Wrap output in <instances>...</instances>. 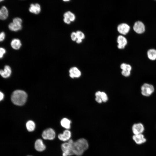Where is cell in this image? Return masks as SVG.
I'll return each mask as SVG.
<instances>
[{"label": "cell", "mask_w": 156, "mask_h": 156, "mask_svg": "<svg viewBox=\"0 0 156 156\" xmlns=\"http://www.w3.org/2000/svg\"><path fill=\"white\" fill-rule=\"evenodd\" d=\"M12 22L22 24V19L20 18L16 17L13 19Z\"/></svg>", "instance_id": "27"}, {"label": "cell", "mask_w": 156, "mask_h": 156, "mask_svg": "<svg viewBox=\"0 0 156 156\" xmlns=\"http://www.w3.org/2000/svg\"><path fill=\"white\" fill-rule=\"evenodd\" d=\"M117 41L118 44L117 47L119 49H124L127 43V40L126 38L122 35L118 36L117 38Z\"/></svg>", "instance_id": "9"}, {"label": "cell", "mask_w": 156, "mask_h": 156, "mask_svg": "<svg viewBox=\"0 0 156 156\" xmlns=\"http://www.w3.org/2000/svg\"><path fill=\"white\" fill-rule=\"evenodd\" d=\"M9 29L12 31H16L20 30L22 28V24H20L13 22L9 25Z\"/></svg>", "instance_id": "18"}, {"label": "cell", "mask_w": 156, "mask_h": 156, "mask_svg": "<svg viewBox=\"0 0 156 156\" xmlns=\"http://www.w3.org/2000/svg\"><path fill=\"white\" fill-rule=\"evenodd\" d=\"M5 38V34L3 32H0V42L3 41Z\"/></svg>", "instance_id": "30"}, {"label": "cell", "mask_w": 156, "mask_h": 156, "mask_svg": "<svg viewBox=\"0 0 156 156\" xmlns=\"http://www.w3.org/2000/svg\"><path fill=\"white\" fill-rule=\"evenodd\" d=\"M4 96V94L2 92L0 91V102L3 100Z\"/></svg>", "instance_id": "33"}, {"label": "cell", "mask_w": 156, "mask_h": 156, "mask_svg": "<svg viewBox=\"0 0 156 156\" xmlns=\"http://www.w3.org/2000/svg\"><path fill=\"white\" fill-rule=\"evenodd\" d=\"M34 148L37 151L42 152L45 149L46 146L42 140L40 139H38L35 142Z\"/></svg>", "instance_id": "12"}, {"label": "cell", "mask_w": 156, "mask_h": 156, "mask_svg": "<svg viewBox=\"0 0 156 156\" xmlns=\"http://www.w3.org/2000/svg\"><path fill=\"white\" fill-rule=\"evenodd\" d=\"M101 92L100 91H97L95 93V97H101Z\"/></svg>", "instance_id": "32"}, {"label": "cell", "mask_w": 156, "mask_h": 156, "mask_svg": "<svg viewBox=\"0 0 156 156\" xmlns=\"http://www.w3.org/2000/svg\"><path fill=\"white\" fill-rule=\"evenodd\" d=\"M130 29L129 26L126 23H122L119 24L117 27L118 32L123 35H125L129 31Z\"/></svg>", "instance_id": "7"}, {"label": "cell", "mask_w": 156, "mask_h": 156, "mask_svg": "<svg viewBox=\"0 0 156 156\" xmlns=\"http://www.w3.org/2000/svg\"><path fill=\"white\" fill-rule=\"evenodd\" d=\"M8 11L7 8L5 6H2L0 9V19L5 20L8 18Z\"/></svg>", "instance_id": "17"}, {"label": "cell", "mask_w": 156, "mask_h": 156, "mask_svg": "<svg viewBox=\"0 0 156 156\" xmlns=\"http://www.w3.org/2000/svg\"><path fill=\"white\" fill-rule=\"evenodd\" d=\"M6 53V50L3 48L0 47V59L2 58Z\"/></svg>", "instance_id": "28"}, {"label": "cell", "mask_w": 156, "mask_h": 156, "mask_svg": "<svg viewBox=\"0 0 156 156\" xmlns=\"http://www.w3.org/2000/svg\"><path fill=\"white\" fill-rule=\"evenodd\" d=\"M11 73V69L8 65H5L3 70H0V75L4 78H6L10 77Z\"/></svg>", "instance_id": "14"}, {"label": "cell", "mask_w": 156, "mask_h": 156, "mask_svg": "<svg viewBox=\"0 0 156 156\" xmlns=\"http://www.w3.org/2000/svg\"><path fill=\"white\" fill-rule=\"evenodd\" d=\"M62 0L66 2V1H70V0Z\"/></svg>", "instance_id": "35"}, {"label": "cell", "mask_w": 156, "mask_h": 156, "mask_svg": "<svg viewBox=\"0 0 156 156\" xmlns=\"http://www.w3.org/2000/svg\"><path fill=\"white\" fill-rule=\"evenodd\" d=\"M89 144L85 139H79L74 142L72 144L73 151L74 155L77 156H81L88 148Z\"/></svg>", "instance_id": "1"}, {"label": "cell", "mask_w": 156, "mask_h": 156, "mask_svg": "<svg viewBox=\"0 0 156 156\" xmlns=\"http://www.w3.org/2000/svg\"><path fill=\"white\" fill-rule=\"evenodd\" d=\"M4 0H0V2L3 1Z\"/></svg>", "instance_id": "36"}, {"label": "cell", "mask_w": 156, "mask_h": 156, "mask_svg": "<svg viewBox=\"0 0 156 156\" xmlns=\"http://www.w3.org/2000/svg\"><path fill=\"white\" fill-rule=\"evenodd\" d=\"M142 94L145 96H150L154 92V88L152 85L147 83L144 84L141 87Z\"/></svg>", "instance_id": "4"}, {"label": "cell", "mask_w": 156, "mask_h": 156, "mask_svg": "<svg viewBox=\"0 0 156 156\" xmlns=\"http://www.w3.org/2000/svg\"><path fill=\"white\" fill-rule=\"evenodd\" d=\"M144 130V126L141 123H135L132 126V131L134 135L142 134Z\"/></svg>", "instance_id": "10"}, {"label": "cell", "mask_w": 156, "mask_h": 156, "mask_svg": "<svg viewBox=\"0 0 156 156\" xmlns=\"http://www.w3.org/2000/svg\"><path fill=\"white\" fill-rule=\"evenodd\" d=\"M76 35L77 38L83 40L85 38L84 34L81 31H77L76 32Z\"/></svg>", "instance_id": "24"}, {"label": "cell", "mask_w": 156, "mask_h": 156, "mask_svg": "<svg viewBox=\"0 0 156 156\" xmlns=\"http://www.w3.org/2000/svg\"><path fill=\"white\" fill-rule=\"evenodd\" d=\"M71 136V132L68 129H66L64 130L62 133L59 134L58 135V138L60 140L66 142L70 139Z\"/></svg>", "instance_id": "11"}, {"label": "cell", "mask_w": 156, "mask_h": 156, "mask_svg": "<svg viewBox=\"0 0 156 156\" xmlns=\"http://www.w3.org/2000/svg\"><path fill=\"white\" fill-rule=\"evenodd\" d=\"M74 142L73 140L70 139L67 142H64L61 144L62 156H69L74 155L72 148V144Z\"/></svg>", "instance_id": "3"}, {"label": "cell", "mask_w": 156, "mask_h": 156, "mask_svg": "<svg viewBox=\"0 0 156 156\" xmlns=\"http://www.w3.org/2000/svg\"><path fill=\"white\" fill-rule=\"evenodd\" d=\"M63 16L64 22L68 24H70L71 22L74 21L75 19V14L69 11L65 12Z\"/></svg>", "instance_id": "8"}, {"label": "cell", "mask_w": 156, "mask_h": 156, "mask_svg": "<svg viewBox=\"0 0 156 156\" xmlns=\"http://www.w3.org/2000/svg\"><path fill=\"white\" fill-rule=\"evenodd\" d=\"M148 58L152 60L156 59V50L154 49H151L148 50L147 53Z\"/></svg>", "instance_id": "21"}, {"label": "cell", "mask_w": 156, "mask_h": 156, "mask_svg": "<svg viewBox=\"0 0 156 156\" xmlns=\"http://www.w3.org/2000/svg\"><path fill=\"white\" fill-rule=\"evenodd\" d=\"M82 40L79 39V38H77L76 39V42L78 44H79L81 43L82 42Z\"/></svg>", "instance_id": "34"}, {"label": "cell", "mask_w": 156, "mask_h": 156, "mask_svg": "<svg viewBox=\"0 0 156 156\" xmlns=\"http://www.w3.org/2000/svg\"><path fill=\"white\" fill-rule=\"evenodd\" d=\"M60 123L61 126L67 129H68L70 128L71 121L69 119L64 118L61 121Z\"/></svg>", "instance_id": "20"}, {"label": "cell", "mask_w": 156, "mask_h": 156, "mask_svg": "<svg viewBox=\"0 0 156 156\" xmlns=\"http://www.w3.org/2000/svg\"><path fill=\"white\" fill-rule=\"evenodd\" d=\"M95 100L98 103H101L103 102L101 97H95Z\"/></svg>", "instance_id": "31"}, {"label": "cell", "mask_w": 156, "mask_h": 156, "mask_svg": "<svg viewBox=\"0 0 156 156\" xmlns=\"http://www.w3.org/2000/svg\"><path fill=\"white\" fill-rule=\"evenodd\" d=\"M41 10L40 5L38 3L31 4L29 8V11L35 14H38Z\"/></svg>", "instance_id": "16"}, {"label": "cell", "mask_w": 156, "mask_h": 156, "mask_svg": "<svg viewBox=\"0 0 156 156\" xmlns=\"http://www.w3.org/2000/svg\"><path fill=\"white\" fill-rule=\"evenodd\" d=\"M121 74L124 77H128L130 75L131 71L127 70H122Z\"/></svg>", "instance_id": "26"}, {"label": "cell", "mask_w": 156, "mask_h": 156, "mask_svg": "<svg viewBox=\"0 0 156 156\" xmlns=\"http://www.w3.org/2000/svg\"><path fill=\"white\" fill-rule=\"evenodd\" d=\"M27 96V94L24 91L16 90L12 93L11 96V100L14 104L21 106L25 103Z\"/></svg>", "instance_id": "2"}, {"label": "cell", "mask_w": 156, "mask_h": 156, "mask_svg": "<svg viewBox=\"0 0 156 156\" xmlns=\"http://www.w3.org/2000/svg\"><path fill=\"white\" fill-rule=\"evenodd\" d=\"M42 138L44 140H52L55 137V133L52 129L49 128L44 130L42 134Z\"/></svg>", "instance_id": "5"}, {"label": "cell", "mask_w": 156, "mask_h": 156, "mask_svg": "<svg viewBox=\"0 0 156 156\" xmlns=\"http://www.w3.org/2000/svg\"><path fill=\"white\" fill-rule=\"evenodd\" d=\"M11 45L12 48L15 50H18L20 48L22 44L19 39L14 38L11 41Z\"/></svg>", "instance_id": "19"}, {"label": "cell", "mask_w": 156, "mask_h": 156, "mask_svg": "<svg viewBox=\"0 0 156 156\" xmlns=\"http://www.w3.org/2000/svg\"><path fill=\"white\" fill-rule=\"evenodd\" d=\"M101 98L103 102H106L108 99V97L107 94L104 92H101Z\"/></svg>", "instance_id": "25"}, {"label": "cell", "mask_w": 156, "mask_h": 156, "mask_svg": "<svg viewBox=\"0 0 156 156\" xmlns=\"http://www.w3.org/2000/svg\"><path fill=\"white\" fill-rule=\"evenodd\" d=\"M27 130L29 132L33 131L35 128V124L34 122L32 120L28 121L26 125Z\"/></svg>", "instance_id": "22"}, {"label": "cell", "mask_w": 156, "mask_h": 156, "mask_svg": "<svg viewBox=\"0 0 156 156\" xmlns=\"http://www.w3.org/2000/svg\"><path fill=\"white\" fill-rule=\"evenodd\" d=\"M120 68L122 70H127L130 71H131L132 68L130 65L125 63H122L121 64Z\"/></svg>", "instance_id": "23"}, {"label": "cell", "mask_w": 156, "mask_h": 156, "mask_svg": "<svg viewBox=\"0 0 156 156\" xmlns=\"http://www.w3.org/2000/svg\"><path fill=\"white\" fill-rule=\"evenodd\" d=\"M155 0L156 1V0Z\"/></svg>", "instance_id": "38"}, {"label": "cell", "mask_w": 156, "mask_h": 156, "mask_svg": "<svg viewBox=\"0 0 156 156\" xmlns=\"http://www.w3.org/2000/svg\"><path fill=\"white\" fill-rule=\"evenodd\" d=\"M70 37L73 41H76L77 38L76 32H72L71 34Z\"/></svg>", "instance_id": "29"}, {"label": "cell", "mask_w": 156, "mask_h": 156, "mask_svg": "<svg viewBox=\"0 0 156 156\" xmlns=\"http://www.w3.org/2000/svg\"><path fill=\"white\" fill-rule=\"evenodd\" d=\"M69 73L70 76L72 78H79L81 75V71L76 67H73L70 68Z\"/></svg>", "instance_id": "13"}, {"label": "cell", "mask_w": 156, "mask_h": 156, "mask_svg": "<svg viewBox=\"0 0 156 156\" xmlns=\"http://www.w3.org/2000/svg\"><path fill=\"white\" fill-rule=\"evenodd\" d=\"M133 139L137 144H141L146 142V140L142 134L134 135Z\"/></svg>", "instance_id": "15"}, {"label": "cell", "mask_w": 156, "mask_h": 156, "mask_svg": "<svg viewBox=\"0 0 156 156\" xmlns=\"http://www.w3.org/2000/svg\"><path fill=\"white\" fill-rule=\"evenodd\" d=\"M133 29L137 33L141 34L144 32L145 27L142 22L138 21L135 23L133 26Z\"/></svg>", "instance_id": "6"}, {"label": "cell", "mask_w": 156, "mask_h": 156, "mask_svg": "<svg viewBox=\"0 0 156 156\" xmlns=\"http://www.w3.org/2000/svg\"><path fill=\"white\" fill-rule=\"evenodd\" d=\"M32 156L28 155V156Z\"/></svg>", "instance_id": "37"}]
</instances>
